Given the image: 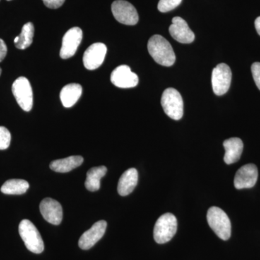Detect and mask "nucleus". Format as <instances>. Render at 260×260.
Returning <instances> with one entry per match:
<instances>
[{"label": "nucleus", "mask_w": 260, "mask_h": 260, "mask_svg": "<svg viewBox=\"0 0 260 260\" xmlns=\"http://www.w3.org/2000/svg\"><path fill=\"white\" fill-rule=\"evenodd\" d=\"M148 49L149 54L159 64L170 67L175 62L176 56L172 45L161 36L154 35L150 38Z\"/></svg>", "instance_id": "f257e3e1"}, {"label": "nucleus", "mask_w": 260, "mask_h": 260, "mask_svg": "<svg viewBox=\"0 0 260 260\" xmlns=\"http://www.w3.org/2000/svg\"><path fill=\"white\" fill-rule=\"evenodd\" d=\"M207 220L212 230L220 239H229L232 234V223L223 210L218 207H211L207 214Z\"/></svg>", "instance_id": "f03ea898"}, {"label": "nucleus", "mask_w": 260, "mask_h": 260, "mask_svg": "<svg viewBox=\"0 0 260 260\" xmlns=\"http://www.w3.org/2000/svg\"><path fill=\"white\" fill-rule=\"evenodd\" d=\"M18 231L20 237L29 251L35 254L43 252L44 244L42 236L31 221L24 219L19 225Z\"/></svg>", "instance_id": "7ed1b4c3"}, {"label": "nucleus", "mask_w": 260, "mask_h": 260, "mask_svg": "<svg viewBox=\"0 0 260 260\" xmlns=\"http://www.w3.org/2000/svg\"><path fill=\"white\" fill-rule=\"evenodd\" d=\"M177 231V220L172 213L162 215L155 224L153 237L158 244H165L172 240Z\"/></svg>", "instance_id": "20e7f679"}, {"label": "nucleus", "mask_w": 260, "mask_h": 260, "mask_svg": "<svg viewBox=\"0 0 260 260\" xmlns=\"http://www.w3.org/2000/svg\"><path fill=\"white\" fill-rule=\"evenodd\" d=\"M161 106L164 112L174 120H179L184 114V102L181 94L176 89H166L161 97Z\"/></svg>", "instance_id": "39448f33"}, {"label": "nucleus", "mask_w": 260, "mask_h": 260, "mask_svg": "<svg viewBox=\"0 0 260 260\" xmlns=\"http://www.w3.org/2000/svg\"><path fill=\"white\" fill-rule=\"evenodd\" d=\"M12 90L20 108L25 112H30L32 107L34 97L29 80L25 77H20L13 83Z\"/></svg>", "instance_id": "423d86ee"}, {"label": "nucleus", "mask_w": 260, "mask_h": 260, "mask_svg": "<svg viewBox=\"0 0 260 260\" xmlns=\"http://www.w3.org/2000/svg\"><path fill=\"white\" fill-rule=\"evenodd\" d=\"M232 78V70L229 65L221 63L214 68L212 73V85L215 95H223L227 93L230 88Z\"/></svg>", "instance_id": "0eeeda50"}, {"label": "nucleus", "mask_w": 260, "mask_h": 260, "mask_svg": "<svg viewBox=\"0 0 260 260\" xmlns=\"http://www.w3.org/2000/svg\"><path fill=\"white\" fill-rule=\"evenodd\" d=\"M113 15L118 22L127 25H134L139 20L138 12L133 5L124 0H116L112 5Z\"/></svg>", "instance_id": "6e6552de"}, {"label": "nucleus", "mask_w": 260, "mask_h": 260, "mask_svg": "<svg viewBox=\"0 0 260 260\" xmlns=\"http://www.w3.org/2000/svg\"><path fill=\"white\" fill-rule=\"evenodd\" d=\"M83 39V31L78 27L70 28L62 39L60 53L61 58L66 59L74 56Z\"/></svg>", "instance_id": "1a4fd4ad"}, {"label": "nucleus", "mask_w": 260, "mask_h": 260, "mask_svg": "<svg viewBox=\"0 0 260 260\" xmlns=\"http://www.w3.org/2000/svg\"><path fill=\"white\" fill-rule=\"evenodd\" d=\"M111 81L118 88H131L138 85L139 78L138 75L131 71L129 66L121 65L112 72Z\"/></svg>", "instance_id": "9d476101"}, {"label": "nucleus", "mask_w": 260, "mask_h": 260, "mask_svg": "<svg viewBox=\"0 0 260 260\" xmlns=\"http://www.w3.org/2000/svg\"><path fill=\"white\" fill-rule=\"evenodd\" d=\"M107 48L102 43L92 44L84 53L83 64L89 70L98 69L104 62L107 54Z\"/></svg>", "instance_id": "9b49d317"}, {"label": "nucleus", "mask_w": 260, "mask_h": 260, "mask_svg": "<svg viewBox=\"0 0 260 260\" xmlns=\"http://www.w3.org/2000/svg\"><path fill=\"white\" fill-rule=\"evenodd\" d=\"M107 226V223L105 220H100L94 223L89 230L83 233L80 237L78 242L80 249L88 250L93 247L104 237Z\"/></svg>", "instance_id": "f8f14e48"}, {"label": "nucleus", "mask_w": 260, "mask_h": 260, "mask_svg": "<svg viewBox=\"0 0 260 260\" xmlns=\"http://www.w3.org/2000/svg\"><path fill=\"white\" fill-rule=\"evenodd\" d=\"M257 178V167L254 164H246L237 171L234 178V186L237 189L253 187Z\"/></svg>", "instance_id": "ddd939ff"}, {"label": "nucleus", "mask_w": 260, "mask_h": 260, "mask_svg": "<svg viewBox=\"0 0 260 260\" xmlns=\"http://www.w3.org/2000/svg\"><path fill=\"white\" fill-rule=\"evenodd\" d=\"M169 32L176 41L181 44H191L194 42V32L189 28L185 20L180 17H175L172 19V24L169 27Z\"/></svg>", "instance_id": "4468645a"}, {"label": "nucleus", "mask_w": 260, "mask_h": 260, "mask_svg": "<svg viewBox=\"0 0 260 260\" xmlns=\"http://www.w3.org/2000/svg\"><path fill=\"white\" fill-rule=\"evenodd\" d=\"M39 208L42 216L47 222L54 225H59L61 223L63 211L59 202L51 198H45L42 200Z\"/></svg>", "instance_id": "2eb2a0df"}, {"label": "nucleus", "mask_w": 260, "mask_h": 260, "mask_svg": "<svg viewBox=\"0 0 260 260\" xmlns=\"http://www.w3.org/2000/svg\"><path fill=\"white\" fill-rule=\"evenodd\" d=\"M223 147L225 151L224 161L228 165L234 164L240 159L244 148V144L240 138H232L225 140Z\"/></svg>", "instance_id": "dca6fc26"}, {"label": "nucleus", "mask_w": 260, "mask_h": 260, "mask_svg": "<svg viewBox=\"0 0 260 260\" xmlns=\"http://www.w3.org/2000/svg\"><path fill=\"white\" fill-rule=\"evenodd\" d=\"M138 182V172L134 168L128 169L121 175L118 183L117 190L121 196L133 192Z\"/></svg>", "instance_id": "f3484780"}, {"label": "nucleus", "mask_w": 260, "mask_h": 260, "mask_svg": "<svg viewBox=\"0 0 260 260\" xmlns=\"http://www.w3.org/2000/svg\"><path fill=\"white\" fill-rule=\"evenodd\" d=\"M82 86L80 84L71 83L65 85L60 93L61 102L66 108L73 107L82 95Z\"/></svg>", "instance_id": "a211bd4d"}, {"label": "nucleus", "mask_w": 260, "mask_h": 260, "mask_svg": "<svg viewBox=\"0 0 260 260\" xmlns=\"http://www.w3.org/2000/svg\"><path fill=\"white\" fill-rule=\"evenodd\" d=\"M83 162V157L80 155H73L68 158L53 160L50 164V169L56 172H69L80 167Z\"/></svg>", "instance_id": "6ab92c4d"}, {"label": "nucleus", "mask_w": 260, "mask_h": 260, "mask_svg": "<svg viewBox=\"0 0 260 260\" xmlns=\"http://www.w3.org/2000/svg\"><path fill=\"white\" fill-rule=\"evenodd\" d=\"M107 172V167H98L91 168L87 173L85 186L88 190L95 191L100 189L101 179L106 175Z\"/></svg>", "instance_id": "aec40b11"}, {"label": "nucleus", "mask_w": 260, "mask_h": 260, "mask_svg": "<svg viewBox=\"0 0 260 260\" xmlns=\"http://www.w3.org/2000/svg\"><path fill=\"white\" fill-rule=\"evenodd\" d=\"M34 26L32 23H27L23 25L21 32L15 38V45L17 49H25L30 47L34 40Z\"/></svg>", "instance_id": "412c9836"}, {"label": "nucleus", "mask_w": 260, "mask_h": 260, "mask_svg": "<svg viewBox=\"0 0 260 260\" xmlns=\"http://www.w3.org/2000/svg\"><path fill=\"white\" fill-rule=\"evenodd\" d=\"M29 188L28 181L23 179H10L4 183L1 191L5 194H23Z\"/></svg>", "instance_id": "4be33fe9"}, {"label": "nucleus", "mask_w": 260, "mask_h": 260, "mask_svg": "<svg viewBox=\"0 0 260 260\" xmlns=\"http://www.w3.org/2000/svg\"><path fill=\"white\" fill-rule=\"evenodd\" d=\"M182 0H160L158 5V9L161 13H167L175 9L181 4Z\"/></svg>", "instance_id": "5701e85b"}, {"label": "nucleus", "mask_w": 260, "mask_h": 260, "mask_svg": "<svg viewBox=\"0 0 260 260\" xmlns=\"http://www.w3.org/2000/svg\"><path fill=\"white\" fill-rule=\"evenodd\" d=\"M11 142V134L5 126H0V150L9 148Z\"/></svg>", "instance_id": "b1692460"}, {"label": "nucleus", "mask_w": 260, "mask_h": 260, "mask_svg": "<svg viewBox=\"0 0 260 260\" xmlns=\"http://www.w3.org/2000/svg\"><path fill=\"white\" fill-rule=\"evenodd\" d=\"M251 73L256 86L260 90V62H254L251 65Z\"/></svg>", "instance_id": "393cba45"}, {"label": "nucleus", "mask_w": 260, "mask_h": 260, "mask_svg": "<svg viewBox=\"0 0 260 260\" xmlns=\"http://www.w3.org/2000/svg\"><path fill=\"white\" fill-rule=\"evenodd\" d=\"M44 5L51 9H57L64 4L65 0H42Z\"/></svg>", "instance_id": "a878e982"}, {"label": "nucleus", "mask_w": 260, "mask_h": 260, "mask_svg": "<svg viewBox=\"0 0 260 260\" xmlns=\"http://www.w3.org/2000/svg\"><path fill=\"white\" fill-rule=\"evenodd\" d=\"M8 52V48L3 39H0V62L4 60Z\"/></svg>", "instance_id": "bb28decb"}, {"label": "nucleus", "mask_w": 260, "mask_h": 260, "mask_svg": "<svg viewBox=\"0 0 260 260\" xmlns=\"http://www.w3.org/2000/svg\"><path fill=\"white\" fill-rule=\"evenodd\" d=\"M254 25H255L256 31H257L258 34L260 36V16L256 19Z\"/></svg>", "instance_id": "cd10ccee"}, {"label": "nucleus", "mask_w": 260, "mask_h": 260, "mask_svg": "<svg viewBox=\"0 0 260 260\" xmlns=\"http://www.w3.org/2000/svg\"><path fill=\"white\" fill-rule=\"evenodd\" d=\"M1 73H2V69H1V68H0V75H1Z\"/></svg>", "instance_id": "c85d7f7f"}, {"label": "nucleus", "mask_w": 260, "mask_h": 260, "mask_svg": "<svg viewBox=\"0 0 260 260\" xmlns=\"http://www.w3.org/2000/svg\"><path fill=\"white\" fill-rule=\"evenodd\" d=\"M8 1H11V0H8Z\"/></svg>", "instance_id": "c756f323"}]
</instances>
